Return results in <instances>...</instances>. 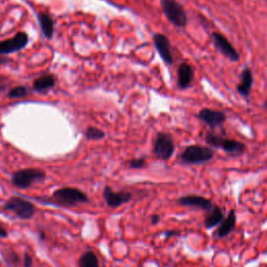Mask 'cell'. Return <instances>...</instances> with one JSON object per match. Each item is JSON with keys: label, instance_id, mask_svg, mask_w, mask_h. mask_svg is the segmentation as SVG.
I'll return each mask as SVG.
<instances>
[{"label": "cell", "instance_id": "5bb4252c", "mask_svg": "<svg viewBox=\"0 0 267 267\" xmlns=\"http://www.w3.org/2000/svg\"><path fill=\"white\" fill-rule=\"evenodd\" d=\"M194 77V71L191 65L184 62L177 68V87L182 90L189 88Z\"/></svg>", "mask_w": 267, "mask_h": 267}, {"label": "cell", "instance_id": "d4e9b609", "mask_svg": "<svg viewBox=\"0 0 267 267\" xmlns=\"http://www.w3.org/2000/svg\"><path fill=\"white\" fill-rule=\"evenodd\" d=\"M23 266L24 267H33V258L28 253H24V255H23Z\"/></svg>", "mask_w": 267, "mask_h": 267}, {"label": "cell", "instance_id": "30bf717a", "mask_svg": "<svg viewBox=\"0 0 267 267\" xmlns=\"http://www.w3.org/2000/svg\"><path fill=\"white\" fill-rule=\"evenodd\" d=\"M103 196L106 204L112 209L120 207L123 204L130 203L133 199L132 193L126 191H114L110 186H106L104 188Z\"/></svg>", "mask_w": 267, "mask_h": 267}, {"label": "cell", "instance_id": "cb8c5ba5", "mask_svg": "<svg viewBox=\"0 0 267 267\" xmlns=\"http://www.w3.org/2000/svg\"><path fill=\"white\" fill-rule=\"evenodd\" d=\"M7 259L13 265H17V264L20 263V257H19L18 254H16L15 252H9Z\"/></svg>", "mask_w": 267, "mask_h": 267}, {"label": "cell", "instance_id": "7402d4cb", "mask_svg": "<svg viewBox=\"0 0 267 267\" xmlns=\"http://www.w3.org/2000/svg\"><path fill=\"white\" fill-rule=\"evenodd\" d=\"M27 95H28V90H27V88L24 86L15 87L8 92L9 98H22V97H25Z\"/></svg>", "mask_w": 267, "mask_h": 267}, {"label": "cell", "instance_id": "8fae6325", "mask_svg": "<svg viewBox=\"0 0 267 267\" xmlns=\"http://www.w3.org/2000/svg\"><path fill=\"white\" fill-rule=\"evenodd\" d=\"M154 45L157 49L158 53L161 56L164 63L168 66L173 65V56L171 53V44L170 40L167 36L163 34H156L153 37Z\"/></svg>", "mask_w": 267, "mask_h": 267}, {"label": "cell", "instance_id": "44dd1931", "mask_svg": "<svg viewBox=\"0 0 267 267\" xmlns=\"http://www.w3.org/2000/svg\"><path fill=\"white\" fill-rule=\"evenodd\" d=\"M105 132L95 126H88L85 131V136L88 140H101L105 138Z\"/></svg>", "mask_w": 267, "mask_h": 267}, {"label": "cell", "instance_id": "6da1fadb", "mask_svg": "<svg viewBox=\"0 0 267 267\" xmlns=\"http://www.w3.org/2000/svg\"><path fill=\"white\" fill-rule=\"evenodd\" d=\"M41 201L45 204H52L57 207H65L70 208L75 207L80 204H87L89 203V196L82 190L77 189L74 187H64L60 189L55 190L53 195L48 199L41 197Z\"/></svg>", "mask_w": 267, "mask_h": 267}, {"label": "cell", "instance_id": "4316f807", "mask_svg": "<svg viewBox=\"0 0 267 267\" xmlns=\"http://www.w3.org/2000/svg\"><path fill=\"white\" fill-rule=\"evenodd\" d=\"M159 220H160V217L158 216V215H153V216H151V223H152L153 225L157 224L158 222H159Z\"/></svg>", "mask_w": 267, "mask_h": 267}, {"label": "cell", "instance_id": "9a60e30c", "mask_svg": "<svg viewBox=\"0 0 267 267\" xmlns=\"http://www.w3.org/2000/svg\"><path fill=\"white\" fill-rule=\"evenodd\" d=\"M236 211L234 209L230 210L229 214L225 217V219H223L219 225L218 229L214 232V237L215 238H224L227 235H230L236 226Z\"/></svg>", "mask_w": 267, "mask_h": 267}, {"label": "cell", "instance_id": "484cf974", "mask_svg": "<svg viewBox=\"0 0 267 267\" xmlns=\"http://www.w3.org/2000/svg\"><path fill=\"white\" fill-rule=\"evenodd\" d=\"M7 236H8L7 231L4 229L3 226L0 225V238H6Z\"/></svg>", "mask_w": 267, "mask_h": 267}, {"label": "cell", "instance_id": "ba28073f", "mask_svg": "<svg viewBox=\"0 0 267 267\" xmlns=\"http://www.w3.org/2000/svg\"><path fill=\"white\" fill-rule=\"evenodd\" d=\"M211 39L214 43L215 48L223 56H225L227 60H230L231 62H238L240 60L239 53H237L235 47L232 45V43L227 40V38H225L223 35L214 32L211 34Z\"/></svg>", "mask_w": 267, "mask_h": 267}, {"label": "cell", "instance_id": "2e32d148", "mask_svg": "<svg viewBox=\"0 0 267 267\" xmlns=\"http://www.w3.org/2000/svg\"><path fill=\"white\" fill-rule=\"evenodd\" d=\"M254 85V75L250 68H244L241 73L240 83L237 85V92L244 98H249Z\"/></svg>", "mask_w": 267, "mask_h": 267}, {"label": "cell", "instance_id": "603a6c76", "mask_svg": "<svg viewBox=\"0 0 267 267\" xmlns=\"http://www.w3.org/2000/svg\"><path fill=\"white\" fill-rule=\"evenodd\" d=\"M145 166V158H136V159H132L128 163V167L131 169H141Z\"/></svg>", "mask_w": 267, "mask_h": 267}, {"label": "cell", "instance_id": "9c48e42d", "mask_svg": "<svg viewBox=\"0 0 267 267\" xmlns=\"http://www.w3.org/2000/svg\"><path fill=\"white\" fill-rule=\"evenodd\" d=\"M28 36L24 32L16 34L13 38L4 41H0V56L16 53L23 49L28 43Z\"/></svg>", "mask_w": 267, "mask_h": 267}, {"label": "cell", "instance_id": "5b68a950", "mask_svg": "<svg viewBox=\"0 0 267 267\" xmlns=\"http://www.w3.org/2000/svg\"><path fill=\"white\" fill-rule=\"evenodd\" d=\"M161 6L166 18L175 27L184 28L187 26V13L184 6L177 0H161Z\"/></svg>", "mask_w": 267, "mask_h": 267}, {"label": "cell", "instance_id": "7a4b0ae2", "mask_svg": "<svg viewBox=\"0 0 267 267\" xmlns=\"http://www.w3.org/2000/svg\"><path fill=\"white\" fill-rule=\"evenodd\" d=\"M215 153L210 146L188 145L179 156V160L184 165H204L210 162Z\"/></svg>", "mask_w": 267, "mask_h": 267}, {"label": "cell", "instance_id": "e0dca14e", "mask_svg": "<svg viewBox=\"0 0 267 267\" xmlns=\"http://www.w3.org/2000/svg\"><path fill=\"white\" fill-rule=\"evenodd\" d=\"M223 219H224V214L221 210V208L218 205L213 204L212 209L208 212L206 216L204 224L206 229L210 230L217 225H219Z\"/></svg>", "mask_w": 267, "mask_h": 267}, {"label": "cell", "instance_id": "3957f363", "mask_svg": "<svg viewBox=\"0 0 267 267\" xmlns=\"http://www.w3.org/2000/svg\"><path fill=\"white\" fill-rule=\"evenodd\" d=\"M205 140L207 144L210 145L211 147L220 148L223 152L232 156H240L246 150L244 143L234 139H229V138H222L213 133H208L206 135Z\"/></svg>", "mask_w": 267, "mask_h": 267}, {"label": "cell", "instance_id": "ac0fdd59", "mask_svg": "<svg viewBox=\"0 0 267 267\" xmlns=\"http://www.w3.org/2000/svg\"><path fill=\"white\" fill-rule=\"evenodd\" d=\"M56 84V77L53 74H44L33 83V90L38 93H46L52 90Z\"/></svg>", "mask_w": 267, "mask_h": 267}, {"label": "cell", "instance_id": "7c38bea8", "mask_svg": "<svg viewBox=\"0 0 267 267\" xmlns=\"http://www.w3.org/2000/svg\"><path fill=\"white\" fill-rule=\"evenodd\" d=\"M197 118L210 128L219 127L226 120V116L223 112L211 110V108H203L197 114Z\"/></svg>", "mask_w": 267, "mask_h": 267}, {"label": "cell", "instance_id": "277c9868", "mask_svg": "<svg viewBox=\"0 0 267 267\" xmlns=\"http://www.w3.org/2000/svg\"><path fill=\"white\" fill-rule=\"evenodd\" d=\"M46 174L43 170L38 168H25L18 170L12 175V184L19 189H28L36 183H40L45 180Z\"/></svg>", "mask_w": 267, "mask_h": 267}, {"label": "cell", "instance_id": "8992f818", "mask_svg": "<svg viewBox=\"0 0 267 267\" xmlns=\"http://www.w3.org/2000/svg\"><path fill=\"white\" fill-rule=\"evenodd\" d=\"M2 209L6 212L14 213L17 218L22 220L32 219L36 213L35 205L19 196H12L11 199H8Z\"/></svg>", "mask_w": 267, "mask_h": 267}, {"label": "cell", "instance_id": "ffe728a7", "mask_svg": "<svg viewBox=\"0 0 267 267\" xmlns=\"http://www.w3.org/2000/svg\"><path fill=\"white\" fill-rule=\"evenodd\" d=\"M78 266L80 267H100L97 256L93 251L85 252L78 260Z\"/></svg>", "mask_w": 267, "mask_h": 267}, {"label": "cell", "instance_id": "52a82bcc", "mask_svg": "<svg viewBox=\"0 0 267 267\" xmlns=\"http://www.w3.org/2000/svg\"><path fill=\"white\" fill-rule=\"evenodd\" d=\"M175 151V145L173 138L170 134L160 132L156 135L153 153L156 158L163 161L169 160L173 156Z\"/></svg>", "mask_w": 267, "mask_h": 267}, {"label": "cell", "instance_id": "83f0119b", "mask_svg": "<svg viewBox=\"0 0 267 267\" xmlns=\"http://www.w3.org/2000/svg\"><path fill=\"white\" fill-rule=\"evenodd\" d=\"M174 235H177V232H175V231H170V232H167V233H166V237H167V238H169V237L174 236Z\"/></svg>", "mask_w": 267, "mask_h": 267}, {"label": "cell", "instance_id": "d6986e66", "mask_svg": "<svg viewBox=\"0 0 267 267\" xmlns=\"http://www.w3.org/2000/svg\"><path fill=\"white\" fill-rule=\"evenodd\" d=\"M38 21L40 24L41 31L45 38L52 39L54 32V23L53 18L46 13H39L38 14Z\"/></svg>", "mask_w": 267, "mask_h": 267}, {"label": "cell", "instance_id": "4fadbf2b", "mask_svg": "<svg viewBox=\"0 0 267 267\" xmlns=\"http://www.w3.org/2000/svg\"><path fill=\"white\" fill-rule=\"evenodd\" d=\"M176 203L183 207L197 208V209H201L207 212H209L213 207V203L209 199H207V197H204L202 195H194V194L182 196L177 200Z\"/></svg>", "mask_w": 267, "mask_h": 267}]
</instances>
